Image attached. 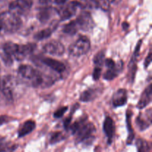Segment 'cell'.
<instances>
[{
  "label": "cell",
  "mask_w": 152,
  "mask_h": 152,
  "mask_svg": "<svg viewBox=\"0 0 152 152\" xmlns=\"http://www.w3.org/2000/svg\"><path fill=\"white\" fill-rule=\"evenodd\" d=\"M73 135L76 137V142L89 145L94 142L96 128L92 123L88 122V117H82L68 128Z\"/></svg>",
  "instance_id": "6da1fadb"
},
{
  "label": "cell",
  "mask_w": 152,
  "mask_h": 152,
  "mask_svg": "<svg viewBox=\"0 0 152 152\" xmlns=\"http://www.w3.org/2000/svg\"><path fill=\"white\" fill-rule=\"evenodd\" d=\"M18 73L21 77L30 80L31 86L35 88L45 86L46 83H48L49 85L51 84V80L44 77V75H42L38 70L35 69L31 65H21L18 70Z\"/></svg>",
  "instance_id": "7a4b0ae2"
},
{
  "label": "cell",
  "mask_w": 152,
  "mask_h": 152,
  "mask_svg": "<svg viewBox=\"0 0 152 152\" xmlns=\"http://www.w3.org/2000/svg\"><path fill=\"white\" fill-rule=\"evenodd\" d=\"M0 20L2 24V29L6 32L15 33L22 26V19L17 13L8 11L0 16Z\"/></svg>",
  "instance_id": "3957f363"
},
{
  "label": "cell",
  "mask_w": 152,
  "mask_h": 152,
  "mask_svg": "<svg viewBox=\"0 0 152 152\" xmlns=\"http://www.w3.org/2000/svg\"><path fill=\"white\" fill-rule=\"evenodd\" d=\"M91 48L90 40L86 37H81L71 45L69 53L73 56H80L88 52Z\"/></svg>",
  "instance_id": "277c9868"
},
{
  "label": "cell",
  "mask_w": 152,
  "mask_h": 152,
  "mask_svg": "<svg viewBox=\"0 0 152 152\" xmlns=\"http://www.w3.org/2000/svg\"><path fill=\"white\" fill-rule=\"evenodd\" d=\"M42 49L45 53L55 56H60L65 53V46L57 40L48 42L44 45Z\"/></svg>",
  "instance_id": "5b68a950"
},
{
  "label": "cell",
  "mask_w": 152,
  "mask_h": 152,
  "mask_svg": "<svg viewBox=\"0 0 152 152\" xmlns=\"http://www.w3.org/2000/svg\"><path fill=\"white\" fill-rule=\"evenodd\" d=\"M80 29L83 31H89L94 28V20L91 13L88 11H83L80 13L76 19Z\"/></svg>",
  "instance_id": "8992f818"
},
{
  "label": "cell",
  "mask_w": 152,
  "mask_h": 152,
  "mask_svg": "<svg viewBox=\"0 0 152 152\" xmlns=\"http://www.w3.org/2000/svg\"><path fill=\"white\" fill-rule=\"evenodd\" d=\"M80 7H82V4L77 1H72L64 6L59 11L61 20L65 21L72 17L75 15L77 8Z\"/></svg>",
  "instance_id": "52a82bcc"
},
{
  "label": "cell",
  "mask_w": 152,
  "mask_h": 152,
  "mask_svg": "<svg viewBox=\"0 0 152 152\" xmlns=\"http://www.w3.org/2000/svg\"><path fill=\"white\" fill-rule=\"evenodd\" d=\"M32 6L31 0H16L12 1L8 7L10 11L15 13H23L28 11Z\"/></svg>",
  "instance_id": "ba28073f"
},
{
  "label": "cell",
  "mask_w": 152,
  "mask_h": 152,
  "mask_svg": "<svg viewBox=\"0 0 152 152\" xmlns=\"http://www.w3.org/2000/svg\"><path fill=\"white\" fill-rule=\"evenodd\" d=\"M1 91L3 94L8 100L13 99V90H14V80L10 75H7L1 82Z\"/></svg>",
  "instance_id": "9c48e42d"
},
{
  "label": "cell",
  "mask_w": 152,
  "mask_h": 152,
  "mask_svg": "<svg viewBox=\"0 0 152 152\" xmlns=\"http://www.w3.org/2000/svg\"><path fill=\"white\" fill-rule=\"evenodd\" d=\"M151 110L149 109L145 113H140L137 117L136 124L140 131H145L150 127L151 124Z\"/></svg>",
  "instance_id": "30bf717a"
},
{
  "label": "cell",
  "mask_w": 152,
  "mask_h": 152,
  "mask_svg": "<svg viewBox=\"0 0 152 152\" xmlns=\"http://www.w3.org/2000/svg\"><path fill=\"white\" fill-rule=\"evenodd\" d=\"M41 62L44 65L50 68L53 71H56L59 74H62L65 71V65L63 62L57 60V59H51L48 57H42L41 59Z\"/></svg>",
  "instance_id": "8fae6325"
},
{
  "label": "cell",
  "mask_w": 152,
  "mask_h": 152,
  "mask_svg": "<svg viewBox=\"0 0 152 152\" xmlns=\"http://www.w3.org/2000/svg\"><path fill=\"white\" fill-rule=\"evenodd\" d=\"M103 131L108 139V143L111 145L115 134V123L111 117H107L105 118L103 123Z\"/></svg>",
  "instance_id": "7c38bea8"
},
{
  "label": "cell",
  "mask_w": 152,
  "mask_h": 152,
  "mask_svg": "<svg viewBox=\"0 0 152 152\" xmlns=\"http://www.w3.org/2000/svg\"><path fill=\"white\" fill-rule=\"evenodd\" d=\"M128 101L127 91L120 88L114 93L112 98V103L114 107H121L126 105Z\"/></svg>",
  "instance_id": "4fadbf2b"
},
{
  "label": "cell",
  "mask_w": 152,
  "mask_h": 152,
  "mask_svg": "<svg viewBox=\"0 0 152 152\" xmlns=\"http://www.w3.org/2000/svg\"><path fill=\"white\" fill-rule=\"evenodd\" d=\"M36 46H37L36 44H34V43H28L26 45H19L17 52L14 55L15 58L19 61L23 60L25 56L29 55L30 53H31L35 50Z\"/></svg>",
  "instance_id": "5bb4252c"
},
{
  "label": "cell",
  "mask_w": 152,
  "mask_h": 152,
  "mask_svg": "<svg viewBox=\"0 0 152 152\" xmlns=\"http://www.w3.org/2000/svg\"><path fill=\"white\" fill-rule=\"evenodd\" d=\"M102 92V91L99 88H89L88 90L85 91L83 93L80 94V100L83 102H91V101L94 100L96 99L99 94Z\"/></svg>",
  "instance_id": "9a60e30c"
},
{
  "label": "cell",
  "mask_w": 152,
  "mask_h": 152,
  "mask_svg": "<svg viewBox=\"0 0 152 152\" xmlns=\"http://www.w3.org/2000/svg\"><path fill=\"white\" fill-rule=\"evenodd\" d=\"M151 94H152V88L151 85L150 84L145 89L141 95L140 100L137 103V108L139 109H142L146 107L151 101Z\"/></svg>",
  "instance_id": "2e32d148"
},
{
  "label": "cell",
  "mask_w": 152,
  "mask_h": 152,
  "mask_svg": "<svg viewBox=\"0 0 152 152\" xmlns=\"http://www.w3.org/2000/svg\"><path fill=\"white\" fill-rule=\"evenodd\" d=\"M55 12H56V10L53 9V7L45 6V7H42L38 11V13H37V19L42 23L47 22L53 16Z\"/></svg>",
  "instance_id": "e0dca14e"
},
{
  "label": "cell",
  "mask_w": 152,
  "mask_h": 152,
  "mask_svg": "<svg viewBox=\"0 0 152 152\" xmlns=\"http://www.w3.org/2000/svg\"><path fill=\"white\" fill-rule=\"evenodd\" d=\"M36 128V123L33 120H28L25 122L22 127L19 129L18 132V137L19 138H22L25 137L26 135L31 134Z\"/></svg>",
  "instance_id": "ac0fdd59"
},
{
  "label": "cell",
  "mask_w": 152,
  "mask_h": 152,
  "mask_svg": "<svg viewBox=\"0 0 152 152\" xmlns=\"http://www.w3.org/2000/svg\"><path fill=\"white\" fill-rule=\"evenodd\" d=\"M123 62L122 61H120L118 64H117L115 68H108L106 72L104 74V79L106 80H113L114 78L117 77L119 72L121 71V70H123Z\"/></svg>",
  "instance_id": "d6986e66"
},
{
  "label": "cell",
  "mask_w": 152,
  "mask_h": 152,
  "mask_svg": "<svg viewBox=\"0 0 152 152\" xmlns=\"http://www.w3.org/2000/svg\"><path fill=\"white\" fill-rule=\"evenodd\" d=\"M132 111L128 110L127 112H126V125H127L128 132H129V136H128L127 138V145H132L135 136L132 126Z\"/></svg>",
  "instance_id": "ffe728a7"
},
{
  "label": "cell",
  "mask_w": 152,
  "mask_h": 152,
  "mask_svg": "<svg viewBox=\"0 0 152 152\" xmlns=\"http://www.w3.org/2000/svg\"><path fill=\"white\" fill-rule=\"evenodd\" d=\"M18 48H19V45L15 44V43L11 42H7L4 43L3 45V53L10 56H13L17 52Z\"/></svg>",
  "instance_id": "44dd1931"
},
{
  "label": "cell",
  "mask_w": 152,
  "mask_h": 152,
  "mask_svg": "<svg viewBox=\"0 0 152 152\" xmlns=\"http://www.w3.org/2000/svg\"><path fill=\"white\" fill-rule=\"evenodd\" d=\"M136 147L137 152H151V145L145 140L139 138L136 142Z\"/></svg>",
  "instance_id": "7402d4cb"
},
{
  "label": "cell",
  "mask_w": 152,
  "mask_h": 152,
  "mask_svg": "<svg viewBox=\"0 0 152 152\" xmlns=\"http://www.w3.org/2000/svg\"><path fill=\"white\" fill-rule=\"evenodd\" d=\"M79 29L80 28H79L77 22H76V20H74L64 25L63 28H62V31H63L64 33H65L67 34L74 35L75 34H77Z\"/></svg>",
  "instance_id": "603a6c76"
},
{
  "label": "cell",
  "mask_w": 152,
  "mask_h": 152,
  "mask_svg": "<svg viewBox=\"0 0 152 152\" xmlns=\"http://www.w3.org/2000/svg\"><path fill=\"white\" fill-rule=\"evenodd\" d=\"M54 27H49V28H46V29L42 30V31H39L34 36V39L37 40H42L45 39L49 38L51 36L52 33H53Z\"/></svg>",
  "instance_id": "cb8c5ba5"
},
{
  "label": "cell",
  "mask_w": 152,
  "mask_h": 152,
  "mask_svg": "<svg viewBox=\"0 0 152 152\" xmlns=\"http://www.w3.org/2000/svg\"><path fill=\"white\" fill-rule=\"evenodd\" d=\"M65 139V135L61 132H55L50 134L49 142L50 145H55V144L60 142Z\"/></svg>",
  "instance_id": "d4e9b609"
},
{
  "label": "cell",
  "mask_w": 152,
  "mask_h": 152,
  "mask_svg": "<svg viewBox=\"0 0 152 152\" xmlns=\"http://www.w3.org/2000/svg\"><path fill=\"white\" fill-rule=\"evenodd\" d=\"M105 62V53L103 50L99 51L95 55L94 58V63L96 65V66L101 67L102 64Z\"/></svg>",
  "instance_id": "484cf974"
},
{
  "label": "cell",
  "mask_w": 152,
  "mask_h": 152,
  "mask_svg": "<svg viewBox=\"0 0 152 152\" xmlns=\"http://www.w3.org/2000/svg\"><path fill=\"white\" fill-rule=\"evenodd\" d=\"M12 148L5 137H0V152H9Z\"/></svg>",
  "instance_id": "4316f807"
},
{
  "label": "cell",
  "mask_w": 152,
  "mask_h": 152,
  "mask_svg": "<svg viewBox=\"0 0 152 152\" xmlns=\"http://www.w3.org/2000/svg\"><path fill=\"white\" fill-rule=\"evenodd\" d=\"M97 7H99L103 10H108L110 7V1L108 0H96Z\"/></svg>",
  "instance_id": "83f0119b"
},
{
  "label": "cell",
  "mask_w": 152,
  "mask_h": 152,
  "mask_svg": "<svg viewBox=\"0 0 152 152\" xmlns=\"http://www.w3.org/2000/svg\"><path fill=\"white\" fill-rule=\"evenodd\" d=\"M67 110H68V107L66 106L62 107V108H59V109H57L54 112V114H53V117H54L55 118H60V117H62V116L65 114V113L66 112Z\"/></svg>",
  "instance_id": "f1b7e54d"
},
{
  "label": "cell",
  "mask_w": 152,
  "mask_h": 152,
  "mask_svg": "<svg viewBox=\"0 0 152 152\" xmlns=\"http://www.w3.org/2000/svg\"><path fill=\"white\" fill-rule=\"evenodd\" d=\"M1 59H2L3 62H4L7 65H11L12 64H13V59H12V56L5 54L4 53H3L2 54H1Z\"/></svg>",
  "instance_id": "f546056e"
},
{
  "label": "cell",
  "mask_w": 152,
  "mask_h": 152,
  "mask_svg": "<svg viewBox=\"0 0 152 152\" xmlns=\"http://www.w3.org/2000/svg\"><path fill=\"white\" fill-rule=\"evenodd\" d=\"M101 72H102V68L101 67L96 66L94 68V70L93 72V78L94 80H99V77H100Z\"/></svg>",
  "instance_id": "4dcf8cb0"
},
{
  "label": "cell",
  "mask_w": 152,
  "mask_h": 152,
  "mask_svg": "<svg viewBox=\"0 0 152 152\" xmlns=\"http://www.w3.org/2000/svg\"><path fill=\"white\" fill-rule=\"evenodd\" d=\"M11 120L12 119L10 117H8L7 115H0V126L5 124V123H9Z\"/></svg>",
  "instance_id": "1f68e13d"
},
{
  "label": "cell",
  "mask_w": 152,
  "mask_h": 152,
  "mask_svg": "<svg viewBox=\"0 0 152 152\" xmlns=\"http://www.w3.org/2000/svg\"><path fill=\"white\" fill-rule=\"evenodd\" d=\"M108 68H114L116 67V63L112 59H106L104 62Z\"/></svg>",
  "instance_id": "d6a6232c"
},
{
  "label": "cell",
  "mask_w": 152,
  "mask_h": 152,
  "mask_svg": "<svg viewBox=\"0 0 152 152\" xmlns=\"http://www.w3.org/2000/svg\"><path fill=\"white\" fill-rule=\"evenodd\" d=\"M12 0H0V9H4L8 7Z\"/></svg>",
  "instance_id": "836d02e7"
},
{
  "label": "cell",
  "mask_w": 152,
  "mask_h": 152,
  "mask_svg": "<svg viewBox=\"0 0 152 152\" xmlns=\"http://www.w3.org/2000/svg\"><path fill=\"white\" fill-rule=\"evenodd\" d=\"M151 62V53L150 52V53H148V56H147L146 59H145V63H144L145 64V68H147V67L150 65Z\"/></svg>",
  "instance_id": "e575fe53"
},
{
  "label": "cell",
  "mask_w": 152,
  "mask_h": 152,
  "mask_svg": "<svg viewBox=\"0 0 152 152\" xmlns=\"http://www.w3.org/2000/svg\"><path fill=\"white\" fill-rule=\"evenodd\" d=\"M51 0H39V4H42V5H48V4H50Z\"/></svg>",
  "instance_id": "d590c367"
},
{
  "label": "cell",
  "mask_w": 152,
  "mask_h": 152,
  "mask_svg": "<svg viewBox=\"0 0 152 152\" xmlns=\"http://www.w3.org/2000/svg\"><path fill=\"white\" fill-rule=\"evenodd\" d=\"M68 1V0H54V1H55V3H56V4H65V2H66V1Z\"/></svg>",
  "instance_id": "8d00e7d4"
},
{
  "label": "cell",
  "mask_w": 152,
  "mask_h": 152,
  "mask_svg": "<svg viewBox=\"0 0 152 152\" xmlns=\"http://www.w3.org/2000/svg\"><path fill=\"white\" fill-rule=\"evenodd\" d=\"M129 25L128 23H126V22H124V23L123 24V28H124L125 30L127 29V28H129Z\"/></svg>",
  "instance_id": "74e56055"
},
{
  "label": "cell",
  "mask_w": 152,
  "mask_h": 152,
  "mask_svg": "<svg viewBox=\"0 0 152 152\" xmlns=\"http://www.w3.org/2000/svg\"><path fill=\"white\" fill-rule=\"evenodd\" d=\"M1 29H2V24H1V20H0V31H1Z\"/></svg>",
  "instance_id": "f35d334b"
},
{
  "label": "cell",
  "mask_w": 152,
  "mask_h": 152,
  "mask_svg": "<svg viewBox=\"0 0 152 152\" xmlns=\"http://www.w3.org/2000/svg\"><path fill=\"white\" fill-rule=\"evenodd\" d=\"M15 148H16V146H13V148H11V150H10V151H9V152H13V150H14V149H15Z\"/></svg>",
  "instance_id": "ab89813d"
},
{
  "label": "cell",
  "mask_w": 152,
  "mask_h": 152,
  "mask_svg": "<svg viewBox=\"0 0 152 152\" xmlns=\"http://www.w3.org/2000/svg\"><path fill=\"white\" fill-rule=\"evenodd\" d=\"M1 82L0 81V90H1Z\"/></svg>",
  "instance_id": "60d3db41"
}]
</instances>
